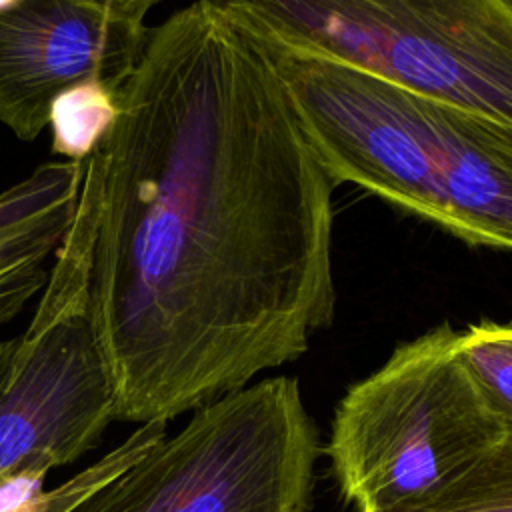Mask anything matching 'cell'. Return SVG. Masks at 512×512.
<instances>
[{"mask_svg": "<svg viewBox=\"0 0 512 512\" xmlns=\"http://www.w3.org/2000/svg\"><path fill=\"white\" fill-rule=\"evenodd\" d=\"M86 158L90 310L116 420L168 422L332 324L334 184L274 58L214 0L148 30Z\"/></svg>", "mask_w": 512, "mask_h": 512, "instance_id": "cell-1", "label": "cell"}, {"mask_svg": "<svg viewBox=\"0 0 512 512\" xmlns=\"http://www.w3.org/2000/svg\"><path fill=\"white\" fill-rule=\"evenodd\" d=\"M268 54L334 186L354 184L468 246L512 252L510 128L348 66Z\"/></svg>", "mask_w": 512, "mask_h": 512, "instance_id": "cell-2", "label": "cell"}, {"mask_svg": "<svg viewBox=\"0 0 512 512\" xmlns=\"http://www.w3.org/2000/svg\"><path fill=\"white\" fill-rule=\"evenodd\" d=\"M268 52L326 60L512 130L504 0H214Z\"/></svg>", "mask_w": 512, "mask_h": 512, "instance_id": "cell-3", "label": "cell"}, {"mask_svg": "<svg viewBox=\"0 0 512 512\" xmlns=\"http://www.w3.org/2000/svg\"><path fill=\"white\" fill-rule=\"evenodd\" d=\"M504 434L458 330L442 322L346 390L326 450L354 512H388L446 484Z\"/></svg>", "mask_w": 512, "mask_h": 512, "instance_id": "cell-4", "label": "cell"}, {"mask_svg": "<svg viewBox=\"0 0 512 512\" xmlns=\"http://www.w3.org/2000/svg\"><path fill=\"white\" fill-rule=\"evenodd\" d=\"M318 456L298 380L272 376L194 410L72 512H308Z\"/></svg>", "mask_w": 512, "mask_h": 512, "instance_id": "cell-5", "label": "cell"}, {"mask_svg": "<svg viewBox=\"0 0 512 512\" xmlns=\"http://www.w3.org/2000/svg\"><path fill=\"white\" fill-rule=\"evenodd\" d=\"M92 206L78 190L28 328L0 342V484L78 460L116 420V384L90 310Z\"/></svg>", "mask_w": 512, "mask_h": 512, "instance_id": "cell-6", "label": "cell"}, {"mask_svg": "<svg viewBox=\"0 0 512 512\" xmlns=\"http://www.w3.org/2000/svg\"><path fill=\"white\" fill-rule=\"evenodd\" d=\"M148 30L94 0H16L0 10V122L30 142L64 90L86 80L118 90Z\"/></svg>", "mask_w": 512, "mask_h": 512, "instance_id": "cell-7", "label": "cell"}, {"mask_svg": "<svg viewBox=\"0 0 512 512\" xmlns=\"http://www.w3.org/2000/svg\"><path fill=\"white\" fill-rule=\"evenodd\" d=\"M82 174L84 162H46L0 190V326L46 286Z\"/></svg>", "mask_w": 512, "mask_h": 512, "instance_id": "cell-8", "label": "cell"}, {"mask_svg": "<svg viewBox=\"0 0 512 512\" xmlns=\"http://www.w3.org/2000/svg\"><path fill=\"white\" fill-rule=\"evenodd\" d=\"M162 438H166V422L140 424V428L114 448V452L50 492H42V482L48 470L20 472L0 484V512H72L114 476L142 458Z\"/></svg>", "mask_w": 512, "mask_h": 512, "instance_id": "cell-9", "label": "cell"}, {"mask_svg": "<svg viewBox=\"0 0 512 512\" xmlns=\"http://www.w3.org/2000/svg\"><path fill=\"white\" fill-rule=\"evenodd\" d=\"M388 512H512V428L446 484Z\"/></svg>", "mask_w": 512, "mask_h": 512, "instance_id": "cell-10", "label": "cell"}, {"mask_svg": "<svg viewBox=\"0 0 512 512\" xmlns=\"http://www.w3.org/2000/svg\"><path fill=\"white\" fill-rule=\"evenodd\" d=\"M118 114L116 90L102 80H86L64 90L50 108L52 152L84 162L100 144Z\"/></svg>", "mask_w": 512, "mask_h": 512, "instance_id": "cell-11", "label": "cell"}, {"mask_svg": "<svg viewBox=\"0 0 512 512\" xmlns=\"http://www.w3.org/2000/svg\"><path fill=\"white\" fill-rule=\"evenodd\" d=\"M458 352L504 426L512 428V324H468L458 332Z\"/></svg>", "mask_w": 512, "mask_h": 512, "instance_id": "cell-12", "label": "cell"}, {"mask_svg": "<svg viewBox=\"0 0 512 512\" xmlns=\"http://www.w3.org/2000/svg\"><path fill=\"white\" fill-rule=\"evenodd\" d=\"M94 2L102 4L104 8H108L110 12L122 16V18L144 24L148 12L162 0H94Z\"/></svg>", "mask_w": 512, "mask_h": 512, "instance_id": "cell-13", "label": "cell"}, {"mask_svg": "<svg viewBox=\"0 0 512 512\" xmlns=\"http://www.w3.org/2000/svg\"><path fill=\"white\" fill-rule=\"evenodd\" d=\"M16 0H0V10H4V8H8V6H12Z\"/></svg>", "mask_w": 512, "mask_h": 512, "instance_id": "cell-14", "label": "cell"}, {"mask_svg": "<svg viewBox=\"0 0 512 512\" xmlns=\"http://www.w3.org/2000/svg\"><path fill=\"white\" fill-rule=\"evenodd\" d=\"M504 2H506V4L512 8V0H504Z\"/></svg>", "mask_w": 512, "mask_h": 512, "instance_id": "cell-15", "label": "cell"}]
</instances>
